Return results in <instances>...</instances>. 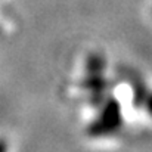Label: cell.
<instances>
[{"label": "cell", "instance_id": "obj_3", "mask_svg": "<svg viewBox=\"0 0 152 152\" xmlns=\"http://www.w3.org/2000/svg\"><path fill=\"white\" fill-rule=\"evenodd\" d=\"M143 106H146L149 115H152V93H148V98H146V101H145V105H143Z\"/></svg>", "mask_w": 152, "mask_h": 152}, {"label": "cell", "instance_id": "obj_2", "mask_svg": "<svg viewBox=\"0 0 152 152\" xmlns=\"http://www.w3.org/2000/svg\"><path fill=\"white\" fill-rule=\"evenodd\" d=\"M148 93L149 92H148L145 83L140 78H137V80L133 81V102H134L136 106H143L145 105V101L148 98Z\"/></svg>", "mask_w": 152, "mask_h": 152}, {"label": "cell", "instance_id": "obj_4", "mask_svg": "<svg viewBox=\"0 0 152 152\" xmlns=\"http://www.w3.org/2000/svg\"><path fill=\"white\" fill-rule=\"evenodd\" d=\"M0 152H6V145L3 140H0Z\"/></svg>", "mask_w": 152, "mask_h": 152}, {"label": "cell", "instance_id": "obj_1", "mask_svg": "<svg viewBox=\"0 0 152 152\" xmlns=\"http://www.w3.org/2000/svg\"><path fill=\"white\" fill-rule=\"evenodd\" d=\"M121 126H123L121 106L115 98H109L102 103V111L99 117L90 124L87 132L93 137L108 136L118 132Z\"/></svg>", "mask_w": 152, "mask_h": 152}]
</instances>
